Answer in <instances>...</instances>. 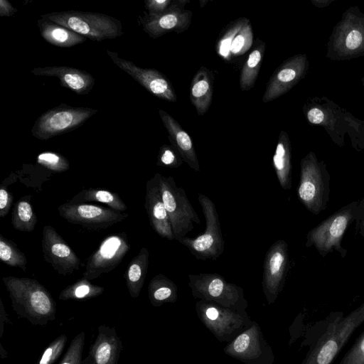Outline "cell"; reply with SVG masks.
<instances>
[{
	"mask_svg": "<svg viewBox=\"0 0 364 364\" xmlns=\"http://www.w3.org/2000/svg\"><path fill=\"white\" fill-rule=\"evenodd\" d=\"M14 311L33 326H46L55 319L56 304L48 289L38 280L5 276L1 279Z\"/></svg>",
	"mask_w": 364,
	"mask_h": 364,
	"instance_id": "6da1fadb",
	"label": "cell"
},
{
	"mask_svg": "<svg viewBox=\"0 0 364 364\" xmlns=\"http://www.w3.org/2000/svg\"><path fill=\"white\" fill-rule=\"evenodd\" d=\"M364 323V303L346 316L336 312L301 364H331L352 334Z\"/></svg>",
	"mask_w": 364,
	"mask_h": 364,
	"instance_id": "7a4b0ae2",
	"label": "cell"
},
{
	"mask_svg": "<svg viewBox=\"0 0 364 364\" xmlns=\"http://www.w3.org/2000/svg\"><path fill=\"white\" fill-rule=\"evenodd\" d=\"M358 201H351L340 208L311 229L306 235L305 247L313 246L323 257L336 250L345 258L348 250L341 243L345 232L356 220Z\"/></svg>",
	"mask_w": 364,
	"mask_h": 364,
	"instance_id": "3957f363",
	"label": "cell"
},
{
	"mask_svg": "<svg viewBox=\"0 0 364 364\" xmlns=\"http://www.w3.org/2000/svg\"><path fill=\"white\" fill-rule=\"evenodd\" d=\"M331 176L324 161L310 151L300 162L297 197L307 210L318 215L326 209L330 196Z\"/></svg>",
	"mask_w": 364,
	"mask_h": 364,
	"instance_id": "277c9868",
	"label": "cell"
},
{
	"mask_svg": "<svg viewBox=\"0 0 364 364\" xmlns=\"http://www.w3.org/2000/svg\"><path fill=\"white\" fill-rule=\"evenodd\" d=\"M41 17L95 41L114 39L123 34L121 21L104 14L71 10L47 13Z\"/></svg>",
	"mask_w": 364,
	"mask_h": 364,
	"instance_id": "5b68a950",
	"label": "cell"
},
{
	"mask_svg": "<svg viewBox=\"0 0 364 364\" xmlns=\"http://www.w3.org/2000/svg\"><path fill=\"white\" fill-rule=\"evenodd\" d=\"M364 55V14L351 6L334 26L327 43L326 57L333 60Z\"/></svg>",
	"mask_w": 364,
	"mask_h": 364,
	"instance_id": "8992f818",
	"label": "cell"
},
{
	"mask_svg": "<svg viewBox=\"0 0 364 364\" xmlns=\"http://www.w3.org/2000/svg\"><path fill=\"white\" fill-rule=\"evenodd\" d=\"M188 286L195 299L245 313L248 302L242 287L217 273L188 274Z\"/></svg>",
	"mask_w": 364,
	"mask_h": 364,
	"instance_id": "52a82bcc",
	"label": "cell"
},
{
	"mask_svg": "<svg viewBox=\"0 0 364 364\" xmlns=\"http://www.w3.org/2000/svg\"><path fill=\"white\" fill-rule=\"evenodd\" d=\"M198 199L205 220V231L196 238L186 236L178 242L186 247L196 259L215 260L225 250L219 215L215 203L208 196L200 193Z\"/></svg>",
	"mask_w": 364,
	"mask_h": 364,
	"instance_id": "ba28073f",
	"label": "cell"
},
{
	"mask_svg": "<svg viewBox=\"0 0 364 364\" xmlns=\"http://www.w3.org/2000/svg\"><path fill=\"white\" fill-rule=\"evenodd\" d=\"M196 314L203 324L220 342H230L252 323L247 312L241 313L218 304L198 300Z\"/></svg>",
	"mask_w": 364,
	"mask_h": 364,
	"instance_id": "9c48e42d",
	"label": "cell"
},
{
	"mask_svg": "<svg viewBox=\"0 0 364 364\" xmlns=\"http://www.w3.org/2000/svg\"><path fill=\"white\" fill-rule=\"evenodd\" d=\"M159 189L175 240L178 241L193 230V223L200 225V220L185 190L176 186L172 176L166 177L161 174Z\"/></svg>",
	"mask_w": 364,
	"mask_h": 364,
	"instance_id": "30bf717a",
	"label": "cell"
},
{
	"mask_svg": "<svg viewBox=\"0 0 364 364\" xmlns=\"http://www.w3.org/2000/svg\"><path fill=\"white\" fill-rule=\"evenodd\" d=\"M97 112L93 108L62 103L41 114L34 122L31 134L37 139L47 140L80 127Z\"/></svg>",
	"mask_w": 364,
	"mask_h": 364,
	"instance_id": "8fae6325",
	"label": "cell"
},
{
	"mask_svg": "<svg viewBox=\"0 0 364 364\" xmlns=\"http://www.w3.org/2000/svg\"><path fill=\"white\" fill-rule=\"evenodd\" d=\"M224 353L245 364H274L272 347L264 337L259 324H251L224 348Z\"/></svg>",
	"mask_w": 364,
	"mask_h": 364,
	"instance_id": "7c38bea8",
	"label": "cell"
},
{
	"mask_svg": "<svg viewBox=\"0 0 364 364\" xmlns=\"http://www.w3.org/2000/svg\"><path fill=\"white\" fill-rule=\"evenodd\" d=\"M58 211L68 223L90 230L108 228L128 217L127 213L110 208L70 201L60 205Z\"/></svg>",
	"mask_w": 364,
	"mask_h": 364,
	"instance_id": "4fadbf2b",
	"label": "cell"
},
{
	"mask_svg": "<svg viewBox=\"0 0 364 364\" xmlns=\"http://www.w3.org/2000/svg\"><path fill=\"white\" fill-rule=\"evenodd\" d=\"M130 247L125 232L108 235L88 257L82 277L91 281L112 271L119 264Z\"/></svg>",
	"mask_w": 364,
	"mask_h": 364,
	"instance_id": "5bb4252c",
	"label": "cell"
},
{
	"mask_svg": "<svg viewBox=\"0 0 364 364\" xmlns=\"http://www.w3.org/2000/svg\"><path fill=\"white\" fill-rule=\"evenodd\" d=\"M289 267L288 244L278 240L267 251L263 262L262 286L269 304H273L282 291Z\"/></svg>",
	"mask_w": 364,
	"mask_h": 364,
	"instance_id": "9a60e30c",
	"label": "cell"
},
{
	"mask_svg": "<svg viewBox=\"0 0 364 364\" xmlns=\"http://www.w3.org/2000/svg\"><path fill=\"white\" fill-rule=\"evenodd\" d=\"M189 2L190 0H173L170 6L159 15L151 16L144 12L139 16V23L154 39L171 31L181 33L191 24L192 11L184 8Z\"/></svg>",
	"mask_w": 364,
	"mask_h": 364,
	"instance_id": "2e32d148",
	"label": "cell"
},
{
	"mask_svg": "<svg viewBox=\"0 0 364 364\" xmlns=\"http://www.w3.org/2000/svg\"><path fill=\"white\" fill-rule=\"evenodd\" d=\"M112 62L155 97L174 102L177 97L169 80L161 72L152 68L138 67L133 62L120 58L117 53L106 50Z\"/></svg>",
	"mask_w": 364,
	"mask_h": 364,
	"instance_id": "e0dca14e",
	"label": "cell"
},
{
	"mask_svg": "<svg viewBox=\"0 0 364 364\" xmlns=\"http://www.w3.org/2000/svg\"><path fill=\"white\" fill-rule=\"evenodd\" d=\"M41 245L44 260L58 274L69 275L80 269V259L53 226L43 227Z\"/></svg>",
	"mask_w": 364,
	"mask_h": 364,
	"instance_id": "ac0fdd59",
	"label": "cell"
},
{
	"mask_svg": "<svg viewBox=\"0 0 364 364\" xmlns=\"http://www.w3.org/2000/svg\"><path fill=\"white\" fill-rule=\"evenodd\" d=\"M309 68L306 54L290 57L276 68L267 82L262 102H269L288 92L304 77Z\"/></svg>",
	"mask_w": 364,
	"mask_h": 364,
	"instance_id": "d6986e66",
	"label": "cell"
},
{
	"mask_svg": "<svg viewBox=\"0 0 364 364\" xmlns=\"http://www.w3.org/2000/svg\"><path fill=\"white\" fill-rule=\"evenodd\" d=\"M160 176L156 173L146 182L144 207L154 230L161 237L173 240L175 237L159 189Z\"/></svg>",
	"mask_w": 364,
	"mask_h": 364,
	"instance_id": "ffe728a7",
	"label": "cell"
},
{
	"mask_svg": "<svg viewBox=\"0 0 364 364\" xmlns=\"http://www.w3.org/2000/svg\"><path fill=\"white\" fill-rule=\"evenodd\" d=\"M31 73L37 76L55 77L62 87L77 95L89 93L95 85V78L87 71L64 65L36 68Z\"/></svg>",
	"mask_w": 364,
	"mask_h": 364,
	"instance_id": "44dd1931",
	"label": "cell"
},
{
	"mask_svg": "<svg viewBox=\"0 0 364 364\" xmlns=\"http://www.w3.org/2000/svg\"><path fill=\"white\" fill-rule=\"evenodd\" d=\"M123 346L115 328L101 324L97 334L90 347L91 364H118Z\"/></svg>",
	"mask_w": 364,
	"mask_h": 364,
	"instance_id": "7402d4cb",
	"label": "cell"
},
{
	"mask_svg": "<svg viewBox=\"0 0 364 364\" xmlns=\"http://www.w3.org/2000/svg\"><path fill=\"white\" fill-rule=\"evenodd\" d=\"M159 114L168 134L171 145L192 169L196 172L200 171L198 156L191 136L168 112L159 109Z\"/></svg>",
	"mask_w": 364,
	"mask_h": 364,
	"instance_id": "603a6c76",
	"label": "cell"
},
{
	"mask_svg": "<svg viewBox=\"0 0 364 364\" xmlns=\"http://www.w3.org/2000/svg\"><path fill=\"white\" fill-rule=\"evenodd\" d=\"M213 74L205 67H200L192 79L190 100L198 115L205 114L213 100Z\"/></svg>",
	"mask_w": 364,
	"mask_h": 364,
	"instance_id": "cb8c5ba5",
	"label": "cell"
},
{
	"mask_svg": "<svg viewBox=\"0 0 364 364\" xmlns=\"http://www.w3.org/2000/svg\"><path fill=\"white\" fill-rule=\"evenodd\" d=\"M273 166L280 186L289 191L292 186L291 148L289 137L284 130L279 135Z\"/></svg>",
	"mask_w": 364,
	"mask_h": 364,
	"instance_id": "d4e9b609",
	"label": "cell"
},
{
	"mask_svg": "<svg viewBox=\"0 0 364 364\" xmlns=\"http://www.w3.org/2000/svg\"><path fill=\"white\" fill-rule=\"evenodd\" d=\"M42 38L48 43L60 48H70L86 41V38L68 28L47 18H40L37 21Z\"/></svg>",
	"mask_w": 364,
	"mask_h": 364,
	"instance_id": "484cf974",
	"label": "cell"
},
{
	"mask_svg": "<svg viewBox=\"0 0 364 364\" xmlns=\"http://www.w3.org/2000/svg\"><path fill=\"white\" fill-rule=\"evenodd\" d=\"M149 250L143 247L132 258L124 274L129 294L132 298H137L143 288L149 267Z\"/></svg>",
	"mask_w": 364,
	"mask_h": 364,
	"instance_id": "4316f807",
	"label": "cell"
},
{
	"mask_svg": "<svg viewBox=\"0 0 364 364\" xmlns=\"http://www.w3.org/2000/svg\"><path fill=\"white\" fill-rule=\"evenodd\" d=\"M150 303L159 307L166 303H175L178 299V287L174 282L162 274L155 275L148 285Z\"/></svg>",
	"mask_w": 364,
	"mask_h": 364,
	"instance_id": "83f0119b",
	"label": "cell"
},
{
	"mask_svg": "<svg viewBox=\"0 0 364 364\" xmlns=\"http://www.w3.org/2000/svg\"><path fill=\"white\" fill-rule=\"evenodd\" d=\"M265 51V43L257 38L254 48L245 61L240 77V87L242 91L252 88L257 78Z\"/></svg>",
	"mask_w": 364,
	"mask_h": 364,
	"instance_id": "f1b7e54d",
	"label": "cell"
},
{
	"mask_svg": "<svg viewBox=\"0 0 364 364\" xmlns=\"http://www.w3.org/2000/svg\"><path fill=\"white\" fill-rule=\"evenodd\" d=\"M68 201L83 203L100 202L107 204L112 209L121 212L127 209L125 203L118 194L103 188H90L83 189Z\"/></svg>",
	"mask_w": 364,
	"mask_h": 364,
	"instance_id": "f546056e",
	"label": "cell"
},
{
	"mask_svg": "<svg viewBox=\"0 0 364 364\" xmlns=\"http://www.w3.org/2000/svg\"><path fill=\"white\" fill-rule=\"evenodd\" d=\"M32 196L21 198L14 205L11 213V225L21 232H33L37 224V217L31 204Z\"/></svg>",
	"mask_w": 364,
	"mask_h": 364,
	"instance_id": "4dcf8cb0",
	"label": "cell"
},
{
	"mask_svg": "<svg viewBox=\"0 0 364 364\" xmlns=\"http://www.w3.org/2000/svg\"><path fill=\"white\" fill-rule=\"evenodd\" d=\"M104 291L103 287L92 284L90 280L82 277L63 289L58 299L63 301L89 299L101 295Z\"/></svg>",
	"mask_w": 364,
	"mask_h": 364,
	"instance_id": "1f68e13d",
	"label": "cell"
},
{
	"mask_svg": "<svg viewBox=\"0 0 364 364\" xmlns=\"http://www.w3.org/2000/svg\"><path fill=\"white\" fill-rule=\"evenodd\" d=\"M0 259L9 267L26 270L27 258L16 244L0 234Z\"/></svg>",
	"mask_w": 364,
	"mask_h": 364,
	"instance_id": "d6a6232c",
	"label": "cell"
},
{
	"mask_svg": "<svg viewBox=\"0 0 364 364\" xmlns=\"http://www.w3.org/2000/svg\"><path fill=\"white\" fill-rule=\"evenodd\" d=\"M247 18L240 17L232 21L226 28L224 33L218 39L216 44V50L218 54L224 60L229 61L232 58L230 48L232 43L247 21Z\"/></svg>",
	"mask_w": 364,
	"mask_h": 364,
	"instance_id": "836d02e7",
	"label": "cell"
},
{
	"mask_svg": "<svg viewBox=\"0 0 364 364\" xmlns=\"http://www.w3.org/2000/svg\"><path fill=\"white\" fill-rule=\"evenodd\" d=\"M253 33L250 20L247 18L232 43L230 53L232 57L245 53L252 46Z\"/></svg>",
	"mask_w": 364,
	"mask_h": 364,
	"instance_id": "e575fe53",
	"label": "cell"
},
{
	"mask_svg": "<svg viewBox=\"0 0 364 364\" xmlns=\"http://www.w3.org/2000/svg\"><path fill=\"white\" fill-rule=\"evenodd\" d=\"M37 163L46 168L57 173H62L70 168L68 160L63 155L53 151H44L36 158Z\"/></svg>",
	"mask_w": 364,
	"mask_h": 364,
	"instance_id": "d590c367",
	"label": "cell"
},
{
	"mask_svg": "<svg viewBox=\"0 0 364 364\" xmlns=\"http://www.w3.org/2000/svg\"><path fill=\"white\" fill-rule=\"evenodd\" d=\"M85 341V333H79L71 341L69 348L59 364H82V350Z\"/></svg>",
	"mask_w": 364,
	"mask_h": 364,
	"instance_id": "8d00e7d4",
	"label": "cell"
},
{
	"mask_svg": "<svg viewBox=\"0 0 364 364\" xmlns=\"http://www.w3.org/2000/svg\"><path fill=\"white\" fill-rule=\"evenodd\" d=\"M66 342V335H60L47 346L36 364H53L61 355Z\"/></svg>",
	"mask_w": 364,
	"mask_h": 364,
	"instance_id": "74e56055",
	"label": "cell"
},
{
	"mask_svg": "<svg viewBox=\"0 0 364 364\" xmlns=\"http://www.w3.org/2000/svg\"><path fill=\"white\" fill-rule=\"evenodd\" d=\"M183 162L179 154L171 145L164 144L160 147L156 161L157 166L178 168Z\"/></svg>",
	"mask_w": 364,
	"mask_h": 364,
	"instance_id": "f35d334b",
	"label": "cell"
},
{
	"mask_svg": "<svg viewBox=\"0 0 364 364\" xmlns=\"http://www.w3.org/2000/svg\"><path fill=\"white\" fill-rule=\"evenodd\" d=\"M18 175L11 173L5 178L0 188V217L5 218L9 213L14 202V195L8 191V186L17 181Z\"/></svg>",
	"mask_w": 364,
	"mask_h": 364,
	"instance_id": "ab89813d",
	"label": "cell"
},
{
	"mask_svg": "<svg viewBox=\"0 0 364 364\" xmlns=\"http://www.w3.org/2000/svg\"><path fill=\"white\" fill-rule=\"evenodd\" d=\"M339 364H364V332L344 355Z\"/></svg>",
	"mask_w": 364,
	"mask_h": 364,
	"instance_id": "60d3db41",
	"label": "cell"
},
{
	"mask_svg": "<svg viewBox=\"0 0 364 364\" xmlns=\"http://www.w3.org/2000/svg\"><path fill=\"white\" fill-rule=\"evenodd\" d=\"M172 1L173 0H145L146 12L151 16L159 15L166 11Z\"/></svg>",
	"mask_w": 364,
	"mask_h": 364,
	"instance_id": "b9f144b4",
	"label": "cell"
},
{
	"mask_svg": "<svg viewBox=\"0 0 364 364\" xmlns=\"http://www.w3.org/2000/svg\"><path fill=\"white\" fill-rule=\"evenodd\" d=\"M355 236L364 237V196L358 201L357 218L355 222Z\"/></svg>",
	"mask_w": 364,
	"mask_h": 364,
	"instance_id": "7bdbcfd3",
	"label": "cell"
},
{
	"mask_svg": "<svg viewBox=\"0 0 364 364\" xmlns=\"http://www.w3.org/2000/svg\"><path fill=\"white\" fill-rule=\"evenodd\" d=\"M18 10L7 0H0V16L10 17L17 13Z\"/></svg>",
	"mask_w": 364,
	"mask_h": 364,
	"instance_id": "ee69618b",
	"label": "cell"
},
{
	"mask_svg": "<svg viewBox=\"0 0 364 364\" xmlns=\"http://www.w3.org/2000/svg\"><path fill=\"white\" fill-rule=\"evenodd\" d=\"M9 321L8 314L4 307L3 303L0 299V337L3 336L4 325Z\"/></svg>",
	"mask_w": 364,
	"mask_h": 364,
	"instance_id": "f6af8a7d",
	"label": "cell"
},
{
	"mask_svg": "<svg viewBox=\"0 0 364 364\" xmlns=\"http://www.w3.org/2000/svg\"><path fill=\"white\" fill-rule=\"evenodd\" d=\"M334 0H311L313 4L318 8H323L328 6Z\"/></svg>",
	"mask_w": 364,
	"mask_h": 364,
	"instance_id": "bcb514c9",
	"label": "cell"
},
{
	"mask_svg": "<svg viewBox=\"0 0 364 364\" xmlns=\"http://www.w3.org/2000/svg\"><path fill=\"white\" fill-rule=\"evenodd\" d=\"M199 3H200V7H203L205 5V4L208 3V1H206V0H200Z\"/></svg>",
	"mask_w": 364,
	"mask_h": 364,
	"instance_id": "7dc6e473",
	"label": "cell"
}]
</instances>
